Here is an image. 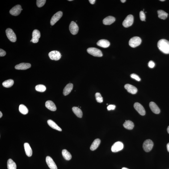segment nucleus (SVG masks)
<instances>
[{"label": "nucleus", "instance_id": "obj_8", "mask_svg": "<svg viewBox=\"0 0 169 169\" xmlns=\"http://www.w3.org/2000/svg\"><path fill=\"white\" fill-rule=\"evenodd\" d=\"M62 15L63 13L61 11L58 12L54 14L51 19L50 23L51 25H54L56 22L60 20L62 17Z\"/></svg>", "mask_w": 169, "mask_h": 169}, {"label": "nucleus", "instance_id": "obj_32", "mask_svg": "<svg viewBox=\"0 0 169 169\" xmlns=\"http://www.w3.org/2000/svg\"><path fill=\"white\" fill-rule=\"evenodd\" d=\"M35 89L36 91L40 92H43L46 90V87L44 85L41 84L37 85L35 86Z\"/></svg>", "mask_w": 169, "mask_h": 169}, {"label": "nucleus", "instance_id": "obj_28", "mask_svg": "<svg viewBox=\"0 0 169 169\" xmlns=\"http://www.w3.org/2000/svg\"><path fill=\"white\" fill-rule=\"evenodd\" d=\"M8 169H16L17 166L15 162L12 159H9L7 162Z\"/></svg>", "mask_w": 169, "mask_h": 169}, {"label": "nucleus", "instance_id": "obj_2", "mask_svg": "<svg viewBox=\"0 0 169 169\" xmlns=\"http://www.w3.org/2000/svg\"><path fill=\"white\" fill-rule=\"evenodd\" d=\"M87 51L90 54L95 57H101L103 56L102 51L98 48L94 47L88 48L87 49Z\"/></svg>", "mask_w": 169, "mask_h": 169}, {"label": "nucleus", "instance_id": "obj_6", "mask_svg": "<svg viewBox=\"0 0 169 169\" xmlns=\"http://www.w3.org/2000/svg\"><path fill=\"white\" fill-rule=\"evenodd\" d=\"M133 20H134V18H133V15L131 14H130L127 16L126 18L123 21V26L126 28L130 27L133 25Z\"/></svg>", "mask_w": 169, "mask_h": 169}, {"label": "nucleus", "instance_id": "obj_20", "mask_svg": "<svg viewBox=\"0 0 169 169\" xmlns=\"http://www.w3.org/2000/svg\"><path fill=\"white\" fill-rule=\"evenodd\" d=\"M45 105L46 107L50 110L55 111L56 110V106L52 101H47L46 102Z\"/></svg>", "mask_w": 169, "mask_h": 169}, {"label": "nucleus", "instance_id": "obj_43", "mask_svg": "<svg viewBox=\"0 0 169 169\" xmlns=\"http://www.w3.org/2000/svg\"><path fill=\"white\" fill-rule=\"evenodd\" d=\"M120 1H121L123 3H124L126 1V0H121Z\"/></svg>", "mask_w": 169, "mask_h": 169}, {"label": "nucleus", "instance_id": "obj_30", "mask_svg": "<svg viewBox=\"0 0 169 169\" xmlns=\"http://www.w3.org/2000/svg\"><path fill=\"white\" fill-rule=\"evenodd\" d=\"M14 84V81L12 79H9L4 81L2 83L3 86L6 88H9L12 86Z\"/></svg>", "mask_w": 169, "mask_h": 169}, {"label": "nucleus", "instance_id": "obj_44", "mask_svg": "<svg viewBox=\"0 0 169 169\" xmlns=\"http://www.w3.org/2000/svg\"><path fill=\"white\" fill-rule=\"evenodd\" d=\"M167 132H168V133L169 134V126H168V127H167Z\"/></svg>", "mask_w": 169, "mask_h": 169}, {"label": "nucleus", "instance_id": "obj_47", "mask_svg": "<svg viewBox=\"0 0 169 169\" xmlns=\"http://www.w3.org/2000/svg\"><path fill=\"white\" fill-rule=\"evenodd\" d=\"M68 1H73V0H68Z\"/></svg>", "mask_w": 169, "mask_h": 169}, {"label": "nucleus", "instance_id": "obj_5", "mask_svg": "<svg viewBox=\"0 0 169 169\" xmlns=\"http://www.w3.org/2000/svg\"><path fill=\"white\" fill-rule=\"evenodd\" d=\"M6 35L8 39L12 42H14L16 41L17 38L16 35L14 31L10 28H8L6 30Z\"/></svg>", "mask_w": 169, "mask_h": 169}, {"label": "nucleus", "instance_id": "obj_16", "mask_svg": "<svg viewBox=\"0 0 169 169\" xmlns=\"http://www.w3.org/2000/svg\"><path fill=\"white\" fill-rule=\"evenodd\" d=\"M31 67V65L30 63H22L16 65L15 68L18 70H26L30 68Z\"/></svg>", "mask_w": 169, "mask_h": 169}, {"label": "nucleus", "instance_id": "obj_13", "mask_svg": "<svg viewBox=\"0 0 169 169\" xmlns=\"http://www.w3.org/2000/svg\"><path fill=\"white\" fill-rule=\"evenodd\" d=\"M46 162L51 169H57V166L52 158L47 156L46 158Z\"/></svg>", "mask_w": 169, "mask_h": 169}, {"label": "nucleus", "instance_id": "obj_1", "mask_svg": "<svg viewBox=\"0 0 169 169\" xmlns=\"http://www.w3.org/2000/svg\"><path fill=\"white\" fill-rule=\"evenodd\" d=\"M157 45L158 49L163 53L169 54V41L165 39H162L158 41Z\"/></svg>", "mask_w": 169, "mask_h": 169}, {"label": "nucleus", "instance_id": "obj_14", "mask_svg": "<svg viewBox=\"0 0 169 169\" xmlns=\"http://www.w3.org/2000/svg\"><path fill=\"white\" fill-rule=\"evenodd\" d=\"M32 36L31 39L32 42L34 43H37L39 41V39L40 37V31L37 30H34L32 33Z\"/></svg>", "mask_w": 169, "mask_h": 169}, {"label": "nucleus", "instance_id": "obj_11", "mask_svg": "<svg viewBox=\"0 0 169 169\" xmlns=\"http://www.w3.org/2000/svg\"><path fill=\"white\" fill-rule=\"evenodd\" d=\"M69 30L71 33L73 35L78 34L79 31V27L77 23L73 21L71 22L69 27Z\"/></svg>", "mask_w": 169, "mask_h": 169}, {"label": "nucleus", "instance_id": "obj_26", "mask_svg": "<svg viewBox=\"0 0 169 169\" xmlns=\"http://www.w3.org/2000/svg\"><path fill=\"white\" fill-rule=\"evenodd\" d=\"M72 110L78 117L79 118L82 117L83 114L80 109L77 107H73L72 108Z\"/></svg>", "mask_w": 169, "mask_h": 169}, {"label": "nucleus", "instance_id": "obj_27", "mask_svg": "<svg viewBox=\"0 0 169 169\" xmlns=\"http://www.w3.org/2000/svg\"><path fill=\"white\" fill-rule=\"evenodd\" d=\"M62 154L64 159L67 160H70L72 158L71 154L66 149H63L62 151Z\"/></svg>", "mask_w": 169, "mask_h": 169}, {"label": "nucleus", "instance_id": "obj_25", "mask_svg": "<svg viewBox=\"0 0 169 169\" xmlns=\"http://www.w3.org/2000/svg\"><path fill=\"white\" fill-rule=\"evenodd\" d=\"M124 127L128 130H132L134 127L133 123L130 120H126L125 122L123 124Z\"/></svg>", "mask_w": 169, "mask_h": 169}, {"label": "nucleus", "instance_id": "obj_40", "mask_svg": "<svg viewBox=\"0 0 169 169\" xmlns=\"http://www.w3.org/2000/svg\"><path fill=\"white\" fill-rule=\"evenodd\" d=\"M89 1L91 4L93 5L95 3V0H89Z\"/></svg>", "mask_w": 169, "mask_h": 169}, {"label": "nucleus", "instance_id": "obj_9", "mask_svg": "<svg viewBox=\"0 0 169 169\" xmlns=\"http://www.w3.org/2000/svg\"><path fill=\"white\" fill-rule=\"evenodd\" d=\"M49 56L51 59L55 61H58L61 57V54L58 51H51L49 53Z\"/></svg>", "mask_w": 169, "mask_h": 169}, {"label": "nucleus", "instance_id": "obj_31", "mask_svg": "<svg viewBox=\"0 0 169 169\" xmlns=\"http://www.w3.org/2000/svg\"><path fill=\"white\" fill-rule=\"evenodd\" d=\"M19 110L21 113L23 115L27 114L28 112V108L23 104H21L19 105Z\"/></svg>", "mask_w": 169, "mask_h": 169}, {"label": "nucleus", "instance_id": "obj_38", "mask_svg": "<svg viewBox=\"0 0 169 169\" xmlns=\"http://www.w3.org/2000/svg\"><path fill=\"white\" fill-rule=\"evenodd\" d=\"M148 65L149 67L152 68L154 67L155 65V64L153 61H149L148 63Z\"/></svg>", "mask_w": 169, "mask_h": 169}, {"label": "nucleus", "instance_id": "obj_18", "mask_svg": "<svg viewBox=\"0 0 169 169\" xmlns=\"http://www.w3.org/2000/svg\"><path fill=\"white\" fill-rule=\"evenodd\" d=\"M116 19L114 17L109 16L104 18L103 20V23L106 25H109L112 24L115 21Z\"/></svg>", "mask_w": 169, "mask_h": 169}, {"label": "nucleus", "instance_id": "obj_46", "mask_svg": "<svg viewBox=\"0 0 169 169\" xmlns=\"http://www.w3.org/2000/svg\"><path fill=\"white\" fill-rule=\"evenodd\" d=\"M160 1H165V0H160Z\"/></svg>", "mask_w": 169, "mask_h": 169}, {"label": "nucleus", "instance_id": "obj_45", "mask_svg": "<svg viewBox=\"0 0 169 169\" xmlns=\"http://www.w3.org/2000/svg\"><path fill=\"white\" fill-rule=\"evenodd\" d=\"M122 169H129L128 168H126V167H124L122 168Z\"/></svg>", "mask_w": 169, "mask_h": 169}, {"label": "nucleus", "instance_id": "obj_24", "mask_svg": "<svg viewBox=\"0 0 169 169\" xmlns=\"http://www.w3.org/2000/svg\"><path fill=\"white\" fill-rule=\"evenodd\" d=\"M101 143V140L99 138L94 140L91 144L90 149L92 151H94L99 146Z\"/></svg>", "mask_w": 169, "mask_h": 169}, {"label": "nucleus", "instance_id": "obj_23", "mask_svg": "<svg viewBox=\"0 0 169 169\" xmlns=\"http://www.w3.org/2000/svg\"><path fill=\"white\" fill-rule=\"evenodd\" d=\"M47 123L48 125L53 128V129L59 131H61L62 129L60 127L58 126L57 124H56L52 120H47Z\"/></svg>", "mask_w": 169, "mask_h": 169}, {"label": "nucleus", "instance_id": "obj_34", "mask_svg": "<svg viewBox=\"0 0 169 169\" xmlns=\"http://www.w3.org/2000/svg\"><path fill=\"white\" fill-rule=\"evenodd\" d=\"M46 2V0H37L36 1V5L39 8L43 7Z\"/></svg>", "mask_w": 169, "mask_h": 169}, {"label": "nucleus", "instance_id": "obj_17", "mask_svg": "<svg viewBox=\"0 0 169 169\" xmlns=\"http://www.w3.org/2000/svg\"><path fill=\"white\" fill-rule=\"evenodd\" d=\"M149 107L151 109L154 113L158 114L160 112V110L157 104L154 102H151L149 103Z\"/></svg>", "mask_w": 169, "mask_h": 169}, {"label": "nucleus", "instance_id": "obj_10", "mask_svg": "<svg viewBox=\"0 0 169 169\" xmlns=\"http://www.w3.org/2000/svg\"><path fill=\"white\" fill-rule=\"evenodd\" d=\"M23 9L21 8V6L20 5H17L14 6L10 10V13L12 15L17 16L19 15Z\"/></svg>", "mask_w": 169, "mask_h": 169}, {"label": "nucleus", "instance_id": "obj_4", "mask_svg": "<svg viewBox=\"0 0 169 169\" xmlns=\"http://www.w3.org/2000/svg\"><path fill=\"white\" fill-rule=\"evenodd\" d=\"M154 143L153 141L150 139L146 140L144 141L143 144V148L144 151L146 152H149L152 149Z\"/></svg>", "mask_w": 169, "mask_h": 169}, {"label": "nucleus", "instance_id": "obj_19", "mask_svg": "<svg viewBox=\"0 0 169 169\" xmlns=\"http://www.w3.org/2000/svg\"><path fill=\"white\" fill-rule=\"evenodd\" d=\"M97 44L99 46L104 48L108 47L110 45V43L108 40L102 39L99 40L97 43Z\"/></svg>", "mask_w": 169, "mask_h": 169}, {"label": "nucleus", "instance_id": "obj_39", "mask_svg": "<svg viewBox=\"0 0 169 169\" xmlns=\"http://www.w3.org/2000/svg\"><path fill=\"white\" fill-rule=\"evenodd\" d=\"M6 52L5 51H4V50L1 49H0V56H1V57L5 56H6Z\"/></svg>", "mask_w": 169, "mask_h": 169}, {"label": "nucleus", "instance_id": "obj_7", "mask_svg": "<svg viewBox=\"0 0 169 169\" xmlns=\"http://www.w3.org/2000/svg\"><path fill=\"white\" fill-rule=\"evenodd\" d=\"M124 144L120 141L115 142L111 148V150L113 152H117L122 150L124 148Z\"/></svg>", "mask_w": 169, "mask_h": 169}, {"label": "nucleus", "instance_id": "obj_42", "mask_svg": "<svg viewBox=\"0 0 169 169\" xmlns=\"http://www.w3.org/2000/svg\"><path fill=\"white\" fill-rule=\"evenodd\" d=\"M2 116L3 114L2 112H1H1H0V118H1L2 117Z\"/></svg>", "mask_w": 169, "mask_h": 169}, {"label": "nucleus", "instance_id": "obj_33", "mask_svg": "<svg viewBox=\"0 0 169 169\" xmlns=\"http://www.w3.org/2000/svg\"><path fill=\"white\" fill-rule=\"evenodd\" d=\"M95 96L96 100L98 103H101L103 102V98L100 93L99 92L96 93L95 94Z\"/></svg>", "mask_w": 169, "mask_h": 169}, {"label": "nucleus", "instance_id": "obj_41", "mask_svg": "<svg viewBox=\"0 0 169 169\" xmlns=\"http://www.w3.org/2000/svg\"><path fill=\"white\" fill-rule=\"evenodd\" d=\"M167 151H168L169 152V143H168L167 144Z\"/></svg>", "mask_w": 169, "mask_h": 169}, {"label": "nucleus", "instance_id": "obj_37", "mask_svg": "<svg viewBox=\"0 0 169 169\" xmlns=\"http://www.w3.org/2000/svg\"><path fill=\"white\" fill-rule=\"evenodd\" d=\"M116 108V106L114 105H110L107 107V110L108 111L111 110H114Z\"/></svg>", "mask_w": 169, "mask_h": 169}, {"label": "nucleus", "instance_id": "obj_35", "mask_svg": "<svg viewBox=\"0 0 169 169\" xmlns=\"http://www.w3.org/2000/svg\"><path fill=\"white\" fill-rule=\"evenodd\" d=\"M130 76L131 78L136 80L137 81H141V79L139 78L138 76L135 74H132Z\"/></svg>", "mask_w": 169, "mask_h": 169}, {"label": "nucleus", "instance_id": "obj_12", "mask_svg": "<svg viewBox=\"0 0 169 169\" xmlns=\"http://www.w3.org/2000/svg\"><path fill=\"white\" fill-rule=\"evenodd\" d=\"M134 107L136 110L138 112L140 115L144 116L146 114L144 108L141 104L138 103H134Z\"/></svg>", "mask_w": 169, "mask_h": 169}, {"label": "nucleus", "instance_id": "obj_3", "mask_svg": "<svg viewBox=\"0 0 169 169\" xmlns=\"http://www.w3.org/2000/svg\"><path fill=\"white\" fill-rule=\"evenodd\" d=\"M141 42V40L140 38L138 37L135 36L130 39L129 44L131 47L135 48L140 45Z\"/></svg>", "mask_w": 169, "mask_h": 169}, {"label": "nucleus", "instance_id": "obj_21", "mask_svg": "<svg viewBox=\"0 0 169 169\" xmlns=\"http://www.w3.org/2000/svg\"><path fill=\"white\" fill-rule=\"evenodd\" d=\"M73 84L72 83H69L67 85L63 90V95L66 96L70 94L73 90Z\"/></svg>", "mask_w": 169, "mask_h": 169}, {"label": "nucleus", "instance_id": "obj_15", "mask_svg": "<svg viewBox=\"0 0 169 169\" xmlns=\"http://www.w3.org/2000/svg\"><path fill=\"white\" fill-rule=\"evenodd\" d=\"M124 88L128 92L131 94H136L137 91V88L133 85L128 84H126L124 86Z\"/></svg>", "mask_w": 169, "mask_h": 169}, {"label": "nucleus", "instance_id": "obj_36", "mask_svg": "<svg viewBox=\"0 0 169 169\" xmlns=\"http://www.w3.org/2000/svg\"><path fill=\"white\" fill-rule=\"evenodd\" d=\"M140 18L141 20L142 21H145V19H146V17L143 11H141L140 12Z\"/></svg>", "mask_w": 169, "mask_h": 169}, {"label": "nucleus", "instance_id": "obj_29", "mask_svg": "<svg viewBox=\"0 0 169 169\" xmlns=\"http://www.w3.org/2000/svg\"><path fill=\"white\" fill-rule=\"evenodd\" d=\"M158 17L160 19H165L167 18L168 14L164 11L163 10H158Z\"/></svg>", "mask_w": 169, "mask_h": 169}, {"label": "nucleus", "instance_id": "obj_22", "mask_svg": "<svg viewBox=\"0 0 169 169\" xmlns=\"http://www.w3.org/2000/svg\"><path fill=\"white\" fill-rule=\"evenodd\" d=\"M24 147L26 155L29 157L31 156L32 154V151L29 144L28 143H25L24 144Z\"/></svg>", "mask_w": 169, "mask_h": 169}]
</instances>
